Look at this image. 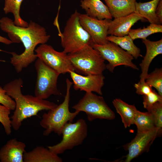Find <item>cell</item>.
Listing matches in <instances>:
<instances>
[{"label": "cell", "instance_id": "cell-1", "mask_svg": "<svg viewBox=\"0 0 162 162\" xmlns=\"http://www.w3.org/2000/svg\"><path fill=\"white\" fill-rule=\"evenodd\" d=\"M0 28L8 34L13 43L22 42L24 47V51L20 54L0 50L12 55L10 63L18 73L36 60L38 57L34 52L36 47L39 44H46L50 37L44 27L32 21L28 27H23L15 25L11 19L4 17L0 19Z\"/></svg>", "mask_w": 162, "mask_h": 162}, {"label": "cell", "instance_id": "cell-2", "mask_svg": "<svg viewBox=\"0 0 162 162\" xmlns=\"http://www.w3.org/2000/svg\"><path fill=\"white\" fill-rule=\"evenodd\" d=\"M23 84L22 80L19 78L10 81L3 88L6 94L15 102V108L11 117V124L16 130L19 129L24 119L37 115L40 111L53 109L58 105L35 96L23 94L21 91Z\"/></svg>", "mask_w": 162, "mask_h": 162}, {"label": "cell", "instance_id": "cell-3", "mask_svg": "<svg viewBox=\"0 0 162 162\" xmlns=\"http://www.w3.org/2000/svg\"><path fill=\"white\" fill-rule=\"evenodd\" d=\"M66 82V92L63 101L55 108L49 110L42 116L40 124L45 129L43 132L45 136H48L52 132L60 136L64 125L68 122H72L80 112L75 110L72 112L69 111L70 89L73 82L68 78Z\"/></svg>", "mask_w": 162, "mask_h": 162}, {"label": "cell", "instance_id": "cell-4", "mask_svg": "<svg viewBox=\"0 0 162 162\" xmlns=\"http://www.w3.org/2000/svg\"><path fill=\"white\" fill-rule=\"evenodd\" d=\"M80 13L76 10L67 20L62 33H59L63 51L68 54L75 52L86 45L93 46V40L81 25Z\"/></svg>", "mask_w": 162, "mask_h": 162}, {"label": "cell", "instance_id": "cell-5", "mask_svg": "<svg viewBox=\"0 0 162 162\" xmlns=\"http://www.w3.org/2000/svg\"><path fill=\"white\" fill-rule=\"evenodd\" d=\"M75 71L85 75L102 74L106 69L105 60L92 46L86 45L68 54Z\"/></svg>", "mask_w": 162, "mask_h": 162}, {"label": "cell", "instance_id": "cell-6", "mask_svg": "<svg viewBox=\"0 0 162 162\" xmlns=\"http://www.w3.org/2000/svg\"><path fill=\"white\" fill-rule=\"evenodd\" d=\"M88 130L87 124L82 118L74 123L68 122L62 129V138L60 142L47 147L56 154H62L66 150L72 149L82 144L87 136Z\"/></svg>", "mask_w": 162, "mask_h": 162}, {"label": "cell", "instance_id": "cell-7", "mask_svg": "<svg viewBox=\"0 0 162 162\" xmlns=\"http://www.w3.org/2000/svg\"><path fill=\"white\" fill-rule=\"evenodd\" d=\"M34 66L37 74L34 96L45 100L52 95H61L57 86L60 74L38 58L35 61Z\"/></svg>", "mask_w": 162, "mask_h": 162}, {"label": "cell", "instance_id": "cell-8", "mask_svg": "<svg viewBox=\"0 0 162 162\" xmlns=\"http://www.w3.org/2000/svg\"><path fill=\"white\" fill-rule=\"evenodd\" d=\"M76 111L85 112L89 121L96 119L113 120L114 112L109 106L103 97L92 92H86L78 102L72 107Z\"/></svg>", "mask_w": 162, "mask_h": 162}, {"label": "cell", "instance_id": "cell-9", "mask_svg": "<svg viewBox=\"0 0 162 162\" xmlns=\"http://www.w3.org/2000/svg\"><path fill=\"white\" fill-rule=\"evenodd\" d=\"M93 47L99 52L104 60L108 62L106 68L111 72L113 73L115 68L120 65L137 70L139 69L132 62L133 56L113 42L109 41L104 44H94Z\"/></svg>", "mask_w": 162, "mask_h": 162}, {"label": "cell", "instance_id": "cell-10", "mask_svg": "<svg viewBox=\"0 0 162 162\" xmlns=\"http://www.w3.org/2000/svg\"><path fill=\"white\" fill-rule=\"evenodd\" d=\"M34 51L38 58L60 74L75 71L68 54L64 51H57L46 44H40Z\"/></svg>", "mask_w": 162, "mask_h": 162}, {"label": "cell", "instance_id": "cell-11", "mask_svg": "<svg viewBox=\"0 0 162 162\" xmlns=\"http://www.w3.org/2000/svg\"><path fill=\"white\" fill-rule=\"evenodd\" d=\"M161 133L162 130L156 127L149 130L137 132L135 138L123 146L124 149L128 151L124 161L130 162L147 151L154 140Z\"/></svg>", "mask_w": 162, "mask_h": 162}, {"label": "cell", "instance_id": "cell-12", "mask_svg": "<svg viewBox=\"0 0 162 162\" xmlns=\"http://www.w3.org/2000/svg\"><path fill=\"white\" fill-rule=\"evenodd\" d=\"M79 18L81 25L89 34L94 44L102 45L109 41L107 37L111 20H99L80 13Z\"/></svg>", "mask_w": 162, "mask_h": 162}, {"label": "cell", "instance_id": "cell-13", "mask_svg": "<svg viewBox=\"0 0 162 162\" xmlns=\"http://www.w3.org/2000/svg\"><path fill=\"white\" fill-rule=\"evenodd\" d=\"M69 73L73 80L74 90L86 92H94L102 95V88L105 78L103 74L83 76L72 71H69Z\"/></svg>", "mask_w": 162, "mask_h": 162}, {"label": "cell", "instance_id": "cell-14", "mask_svg": "<svg viewBox=\"0 0 162 162\" xmlns=\"http://www.w3.org/2000/svg\"><path fill=\"white\" fill-rule=\"evenodd\" d=\"M146 19L133 12L125 16L114 18L111 20L108 31V35L122 37L128 35L131 27L138 21Z\"/></svg>", "mask_w": 162, "mask_h": 162}, {"label": "cell", "instance_id": "cell-15", "mask_svg": "<svg viewBox=\"0 0 162 162\" xmlns=\"http://www.w3.org/2000/svg\"><path fill=\"white\" fill-rule=\"evenodd\" d=\"M26 144L16 139L9 140L0 149L1 162H24L23 155L26 152Z\"/></svg>", "mask_w": 162, "mask_h": 162}, {"label": "cell", "instance_id": "cell-16", "mask_svg": "<svg viewBox=\"0 0 162 162\" xmlns=\"http://www.w3.org/2000/svg\"><path fill=\"white\" fill-rule=\"evenodd\" d=\"M146 48V53L140 64L141 73L140 76L141 82L145 81L148 74L150 65L153 60L158 55L162 54V39L157 41H152L147 39H142Z\"/></svg>", "mask_w": 162, "mask_h": 162}, {"label": "cell", "instance_id": "cell-17", "mask_svg": "<svg viewBox=\"0 0 162 162\" xmlns=\"http://www.w3.org/2000/svg\"><path fill=\"white\" fill-rule=\"evenodd\" d=\"M24 162H62V159L50 151L47 148L38 146L23 155Z\"/></svg>", "mask_w": 162, "mask_h": 162}, {"label": "cell", "instance_id": "cell-18", "mask_svg": "<svg viewBox=\"0 0 162 162\" xmlns=\"http://www.w3.org/2000/svg\"><path fill=\"white\" fill-rule=\"evenodd\" d=\"M80 6L91 17L99 20L112 19L108 7L100 0H81Z\"/></svg>", "mask_w": 162, "mask_h": 162}, {"label": "cell", "instance_id": "cell-19", "mask_svg": "<svg viewBox=\"0 0 162 162\" xmlns=\"http://www.w3.org/2000/svg\"><path fill=\"white\" fill-rule=\"evenodd\" d=\"M112 17L128 15L134 12L136 0H104Z\"/></svg>", "mask_w": 162, "mask_h": 162}, {"label": "cell", "instance_id": "cell-20", "mask_svg": "<svg viewBox=\"0 0 162 162\" xmlns=\"http://www.w3.org/2000/svg\"><path fill=\"white\" fill-rule=\"evenodd\" d=\"M112 104L117 112L121 116L125 128L133 124L134 117L137 110L135 105L129 104L119 98L114 99Z\"/></svg>", "mask_w": 162, "mask_h": 162}, {"label": "cell", "instance_id": "cell-21", "mask_svg": "<svg viewBox=\"0 0 162 162\" xmlns=\"http://www.w3.org/2000/svg\"><path fill=\"white\" fill-rule=\"evenodd\" d=\"M160 0H152L146 2L135 3L134 12L147 19L150 23L161 24L157 17L155 11Z\"/></svg>", "mask_w": 162, "mask_h": 162}, {"label": "cell", "instance_id": "cell-22", "mask_svg": "<svg viewBox=\"0 0 162 162\" xmlns=\"http://www.w3.org/2000/svg\"><path fill=\"white\" fill-rule=\"evenodd\" d=\"M107 39L108 41L115 43L126 50L135 59L142 57L140 54V49L134 44L133 40L128 35L122 37L108 35Z\"/></svg>", "mask_w": 162, "mask_h": 162}, {"label": "cell", "instance_id": "cell-23", "mask_svg": "<svg viewBox=\"0 0 162 162\" xmlns=\"http://www.w3.org/2000/svg\"><path fill=\"white\" fill-rule=\"evenodd\" d=\"M134 124L137 127V132L149 130L156 127L153 116L148 111L142 112L137 110L134 117Z\"/></svg>", "mask_w": 162, "mask_h": 162}, {"label": "cell", "instance_id": "cell-24", "mask_svg": "<svg viewBox=\"0 0 162 162\" xmlns=\"http://www.w3.org/2000/svg\"><path fill=\"white\" fill-rule=\"evenodd\" d=\"M23 0H4L3 10L4 13H12L14 17V24L16 26L26 27L28 23L23 20L20 15V10L22 2Z\"/></svg>", "mask_w": 162, "mask_h": 162}, {"label": "cell", "instance_id": "cell-25", "mask_svg": "<svg viewBox=\"0 0 162 162\" xmlns=\"http://www.w3.org/2000/svg\"><path fill=\"white\" fill-rule=\"evenodd\" d=\"M160 32H162L161 25L151 23L146 28L144 26L142 28L130 29L128 35L134 40L137 38L145 39L152 34Z\"/></svg>", "mask_w": 162, "mask_h": 162}, {"label": "cell", "instance_id": "cell-26", "mask_svg": "<svg viewBox=\"0 0 162 162\" xmlns=\"http://www.w3.org/2000/svg\"><path fill=\"white\" fill-rule=\"evenodd\" d=\"M145 82L152 88H155L158 93L162 96V68H156L150 73L148 74Z\"/></svg>", "mask_w": 162, "mask_h": 162}, {"label": "cell", "instance_id": "cell-27", "mask_svg": "<svg viewBox=\"0 0 162 162\" xmlns=\"http://www.w3.org/2000/svg\"><path fill=\"white\" fill-rule=\"evenodd\" d=\"M11 110L0 104V122L2 124L6 134L11 133V119L9 117Z\"/></svg>", "mask_w": 162, "mask_h": 162}, {"label": "cell", "instance_id": "cell-28", "mask_svg": "<svg viewBox=\"0 0 162 162\" xmlns=\"http://www.w3.org/2000/svg\"><path fill=\"white\" fill-rule=\"evenodd\" d=\"M147 111L153 115L155 127L162 130V101L156 103Z\"/></svg>", "mask_w": 162, "mask_h": 162}, {"label": "cell", "instance_id": "cell-29", "mask_svg": "<svg viewBox=\"0 0 162 162\" xmlns=\"http://www.w3.org/2000/svg\"><path fill=\"white\" fill-rule=\"evenodd\" d=\"M143 100L144 107L148 110L156 103L162 101V96L153 90L149 94L143 95Z\"/></svg>", "mask_w": 162, "mask_h": 162}, {"label": "cell", "instance_id": "cell-30", "mask_svg": "<svg viewBox=\"0 0 162 162\" xmlns=\"http://www.w3.org/2000/svg\"><path fill=\"white\" fill-rule=\"evenodd\" d=\"M0 104L9 108L11 110H14L16 104L12 98L8 95L5 91L0 86Z\"/></svg>", "mask_w": 162, "mask_h": 162}, {"label": "cell", "instance_id": "cell-31", "mask_svg": "<svg viewBox=\"0 0 162 162\" xmlns=\"http://www.w3.org/2000/svg\"><path fill=\"white\" fill-rule=\"evenodd\" d=\"M136 90V93L141 95H147L153 90L152 87L146 83L145 82H142L139 81L134 84Z\"/></svg>", "mask_w": 162, "mask_h": 162}, {"label": "cell", "instance_id": "cell-32", "mask_svg": "<svg viewBox=\"0 0 162 162\" xmlns=\"http://www.w3.org/2000/svg\"><path fill=\"white\" fill-rule=\"evenodd\" d=\"M155 14L161 24L162 23V0H160L156 8Z\"/></svg>", "mask_w": 162, "mask_h": 162}, {"label": "cell", "instance_id": "cell-33", "mask_svg": "<svg viewBox=\"0 0 162 162\" xmlns=\"http://www.w3.org/2000/svg\"><path fill=\"white\" fill-rule=\"evenodd\" d=\"M0 42L7 45H9L13 43L12 41L7 38L0 35Z\"/></svg>", "mask_w": 162, "mask_h": 162}, {"label": "cell", "instance_id": "cell-34", "mask_svg": "<svg viewBox=\"0 0 162 162\" xmlns=\"http://www.w3.org/2000/svg\"><path fill=\"white\" fill-rule=\"evenodd\" d=\"M0 62H5V61L3 60H0Z\"/></svg>", "mask_w": 162, "mask_h": 162}]
</instances>
